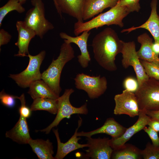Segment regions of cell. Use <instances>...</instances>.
I'll return each mask as SVG.
<instances>
[{"mask_svg": "<svg viewBox=\"0 0 159 159\" xmlns=\"http://www.w3.org/2000/svg\"><path fill=\"white\" fill-rule=\"evenodd\" d=\"M124 42L120 39L115 30L105 28L92 40V46L95 59L105 69L110 72L116 71L117 68L115 58L121 53Z\"/></svg>", "mask_w": 159, "mask_h": 159, "instance_id": "6da1fadb", "label": "cell"}, {"mask_svg": "<svg viewBox=\"0 0 159 159\" xmlns=\"http://www.w3.org/2000/svg\"><path fill=\"white\" fill-rule=\"evenodd\" d=\"M130 13L126 7L117 4L107 11L89 21L85 22L77 21L74 25V34L77 36L85 31H90L104 25H115L122 28L124 26L123 19Z\"/></svg>", "mask_w": 159, "mask_h": 159, "instance_id": "7a4b0ae2", "label": "cell"}, {"mask_svg": "<svg viewBox=\"0 0 159 159\" xmlns=\"http://www.w3.org/2000/svg\"><path fill=\"white\" fill-rule=\"evenodd\" d=\"M74 57L71 43L64 42L61 46L58 57L56 59H53L48 68L42 73L41 79L59 97L62 90L60 80L62 70L66 64Z\"/></svg>", "mask_w": 159, "mask_h": 159, "instance_id": "3957f363", "label": "cell"}, {"mask_svg": "<svg viewBox=\"0 0 159 159\" xmlns=\"http://www.w3.org/2000/svg\"><path fill=\"white\" fill-rule=\"evenodd\" d=\"M134 93L140 111L159 110V80L150 78Z\"/></svg>", "mask_w": 159, "mask_h": 159, "instance_id": "277c9868", "label": "cell"}, {"mask_svg": "<svg viewBox=\"0 0 159 159\" xmlns=\"http://www.w3.org/2000/svg\"><path fill=\"white\" fill-rule=\"evenodd\" d=\"M31 3L33 7L27 11L24 21L42 39L54 27L45 17L44 6L42 0H31Z\"/></svg>", "mask_w": 159, "mask_h": 159, "instance_id": "5b68a950", "label": "cell"}, {"mask_svg": "<svg viewBox=\"0 0 159 159\" xmlns=\"http://www.w3.org/2000/svg\"><path fill=\"white\" fill-rule=\"evenodd\" d=\"M74 92V90L72 88L65 90L63 95L57 99L58 110L54 119L47 127L39 131L48 134L52 129L56 127L64 118H68L74 114L87 115L88 114L87 103L78 107H74L71 104L69 98L71 94Z\"/></svg>", "mask_w": 159, "mask_h": 159, "instance_id": "8992f818", "label": "cell"}, {"mask_svg": "<svg viewBox=\"0 0 159 159\" xmlns=\"http://www.w3.org/2000/svg\"><path fill=\"white\" fill-rule=\"evenodd\" d=\"M46 53L44 50L34 56L29 53L27 57L29 58V62L26 69L19 74H10L9 77L23 88L29 87L32 82L41 80L42 73H40V68Z\"/></svg>", "mask_w": 159, "mask_h": 159, "instance_id": "52a82bcc", "label": "cell"}, {"mask_svg": "<svg viewBox=\"0 0 159 159\" xmlns=\"http://www.w3.org/2000/svg\"><path fill=\"white\" fill-rule=\"evenodd\" d=\"M76 87L87 92L91 99L102 95L107 88V81L105 77L90 76L83 73L77 74L74 79Z\"/></svg>", "mask_w": 159, "mask_h": 159, "instance_id": "ba28073f", "label": "cell"}, {"mask_svg": "<svg viewBox=\"0 0 159 159\" xmlns=\"http://www.w3.org/2000/svg\"><path fill=\"white\" fill-rule=\"evenodd\" d=\"M121 53L122 67L125 69L129 66H132L133 68L139 86L150 78L146 74L138 56L134 41L124 42Z\"/></svg>", "mask_w": 159, "mask_h": 159, "instance_id": "9c48e42d", "label": "cell"}, {"mask_svg": "<svg viewBox=\"0 0 159 159\" xmlns=\"http://www.w3.org/2000/svg\"><path fill=\"white\" fill-rule=\"evenodd\" d=\"M114 99V114H125L132 117L138 115L140 111L134 93L125 90L121 93L116 95Z\"/></svg>", "mask_w": 159, "mask_h": 159, "instance_id": "30bf717a", "label": "cell"}, {"mask_svg": "<svg viewBox=\"0 0 159 159\" xmlns=\"http://www.w3.org/2000/svg\"><path fill=\"white\" fill-rule=\"evenodd\" d=\"M88 148L83 156L86 159H110L113 149L110 144L108 138H94L86 137Z\"/></svg>", "mask_w": 159, "mask_h": 159, "instance_id": "8fae6325", "label": "cell"}, {"mask_svg": "<svg viewBox=\"0 0 159 159\" xmlns=\"http://www.w3.org/2000/svg\"><path fill=\"white\" fill-rule=\"evenodd\" d=\"M90 31L83 32L79 36L73 37L64 32H61L60 37L64 39V42L67 43H74L79 47L81 54L77 56L78 60L81 66L83 68L87 67L91 60V58L87 48V42L90 34Z\"/></svg>", "mask_w": 159, "mask_h": 159, "instance_id": "7c38bea8", "label": "cell"}, {"mask_svg": "<svg viewBox=\"0 0 159 159\" xmlns=\"http://www.w3.org/2000/svg\"><path fill=\"white\" fill-rule=\"evenodd\" d=\"M82 119L80 117L78 121L77 127L72 137L66 143H62L60 140L58 129H53V131L56 136L57 145V151L54 157L55 159H62L71 152L78 149L87 147V143L81 144L78 141L80 139L77 136L78 130L82 125Z\"/></svg>", "mask_w": 159, "mask_h": 159, "instance_id": "4fadbf2b", "label": "cell"}, {"mask_svg": "<svg viewBox=\"0 0 159 159\" xmlns=\"http://www.w3.org/2000/svg\"><path fill=\"white\" fill-rule=\"evenodd\" d=\"M138 118L132 125L127 128L124 133L117 138L110 139V144L114 150L121 147L135 134L143 130L147 125L151 118L145 112L139 111Z\"/></svg>", "mask_w": 159, "mask_h": 159, "instance_id": "5bb4252c", "label": "cell"}, {"mask_svg": "<svg viewBox=\"0 0 159 159\" xmlns=\"http://www.w3.org/2000/svg\"><path fill=\"white\" fill-rule=\"evenodd\" d=\"M16 27L18 33V37L15 44L18 48L19 51L14 56L27 57L29 54V44L31 40L36 35V34L26 24L24 21H17L16 23Z\"/></svg>", "mask_w": 159, "mask_h": 159, "instance_id": "9a60e30c", "label": "cell"}, {"mask_svg": "<svg viewBox=\"0 0 159 159\" xmlns=\"http://www.w3.org/2000/svg\"><path fill=\"white\" fill-rule=\"evenodd\" d=\"M127 128L123 126L112 117L107 118L103 125L96 129L88 132H77L78 137H91L98 134L103 133L110 135L112 138H117L122 135Z\"/></svg>", "mask_w": 159, "mask_h": 159, "instance_id": "2e32d148", "label": "cell"}, {"mask_svg": "<svg viewBox=\"0 0 159 159\" xmlns=\"http://www.w3.org/2000/svg\"><path fill=\"white\" fill-rule=\"evenodd\" d=\"M54 5L62 18V13L68 14L83 22L82 13L85 0H53Z\"/></svg>", "mask_w": 159, "mask_h": 159, "instance_id": "e0dca14e", "label": "cell"}, {"mask_svg": "<svg viewBox=\"0 0 159 159\" xmlns=\"http://www.w3.org/2000/svg\"><path fill=\"white\" fill-rule=\"evenodd\" d=\"M157 0H152L151 1L150 14L149 18L144 24L137 27H132L124 29L121 32H127L128 33L138 29H144L148 31L152 34L154 42L159 44V16L157 11Z\"/></svg>", "mask_w": 159, "mask_h": 159, "instance_id": "ac0fdd59", "label": "cell"}, {"mask_svg": "<svg viewBox=\"0 0 159 159\" xmlns=\"http://www.w3.org/2000/svg\"><path fill=\"white\" fill-rule=\"evenodd\" d=\"M119 0H85L82 13L83 20L90 19L104 9L115 6Z\"/></svg>", "mask_w": 159, "mask_h": 159, "instance_id": "d6986e66", "label": "cell"}, {"mask_svg": "<svg viewBox=\"0 0 159 159\" xmlns=\"http://www.w3.org/2000/svg\"><path fill=\"white\" fill-rule=\"evenodd\" d=\"M5 136L19 144H28L31 138L26 118L20 116L14 127L6 132Z\"/></svg>", "mask_w": 159, "mask_h": 159, "instance_id": "ffe728a7", "label": "cell"}, {"mask_svg": "<svg viewBox=\"0 0 159 159\" xmlns=\"http://www.w3.org/2000/svg\"><path fill=\"white\" fill-rule=\"evenodd\" d=\"M137 40L141 44L140 49L137 51L139 59L159 64V56L155 53L153 49V39L147 33H145L138 37Z\"/></svg>", "mask_w": 159, "mask_h": 159, "instance_id": "44dd1931", "label": "cell"}, {"mask_svg": "<svg viewBox=\"0 0 159 159\" xmlns=\"http://www.w3.org/2000/svg\"><path fill=\"white\" fill-rule=\"evenodd\" d=\"M28 144L39 159H55L53 156L54 152L52 143L49 139L45 140L31 138Z\"/></svg>", "mask_w": 159, "mask_h": 159, "instance_id": "7402d4cb", "label": "cell"}, {"mask_svg": "<svg viewBox=\"0 0 159 159\" xmlns=\"http://www.w3.org/2000/svg\"><path fill=\"white\" fill-rule=\"evenodd\" d=\"M28 92L34 100L37 98H49L57 99L58 97L49 86L42 80L36 81L29 86Z\"/></svg>", "mask_w": 159, "mask_h": 159, "instance_id": "603a6c76", "label": "cell"}, {"mask_svg": "<svg viewBox=\"0 0 159 159\" xmlns=\"http://www.w3.org/2000/svg\"><path fill=\"white\" fill-rule=\"evenodd\" d=\"M142 158V150L130 144H126L113 150L111 159H140Z\"/></svg>", "mask_w": 159, "mask_h": 159, "instance_id": "cb8c5ba5", "label": "cell"}, {"mask_svg": "<svg viewBox=\"0 0 159 159\" xmlns=\"http://www.w3.org/2000/svg\"><path fill=\"white\" fill-rule=\"evenodd\" d=\"M58 107L57 99L37 98L34 99L30 108L32 111L43 110L56 114L57 113Z\"/></svg>", "mask_w": 159, "mask_h": 159, "instance_id": "d4e9b609", "label": "cell"}, {"mask_svg": "<svg viewBox=\"0 0 159 159\" xmlns=\"http://www.w3.org/2000/svg\"><path fill=\"white\" fill-rule=\"evenodd\" d=\"M19 0H9L4 6L0 8V26L2 21L6 15L10 12L15 11L19 13L24 12L25 9Z\"/></svg>", "mask_w": 159, "mask_h": 159, "instance_id": "484cf974", "label": "cell"}, {"mask_svg": "<svg viewBox=\"0 0 159 159\" xmlns=\"http://www.w3.org/2000/svg\"><path fill=\"white\" fill-rule=\"evenodd\" d=\"M140 60L146 74L149 77L159 80V64Z\"/></svg>", "mask_w": 159, "mask_h": 159, "instance_id": "4316f807", "label": "cell"}, {"mask_svg": "<svg viewBox=\"0 0 159 159\" xmlns=\"http://www.w3.org/2000/svg\"><path fill=\"white\" fill-rule=\"evenodd\" d=\"M142 155L144 159H159V147L148 142L145 148L142 150Z\"/></svg>", "mask_w": 159, "mask_h": 159, "instance_id": "83f0119b", "label": "cell"}, {"mask_svg": "<svg viewBox=\"0 0 159 159\" xmlns=\"http://www.w3.org/2000/svg\"><path fill=\"white\" fill-rule=\"evenodd\" d=\"M140 0H119L117 4L120 6L126 7L130 12H138L140 9Z\"/></svg>", "mask_w": 159, "mask_h": 159, "instance_id": "f1b7e54d", "label": "cell"}, {"mask_svg": "<svg viewBox=\"0 0 159 159\" xmlns=\"http://www.w3.org/2000/svg\"><path fill=\"white\" fill-rule=\"evenodd\" d=\"M17 96L9 95L6 93L3 90L0 93V99L1 102L4 105L9 107H14L16 104L15 99Z\"/></svg>", "mask_w": 159, "mask_h": 159, "instance_id": "f546056e", "label": "cell"}, {"mask_svg": "<svg viewBox=\"0 0 159 159\" xmlns=\"http://www.w3.org/2000/svg\"><path fill=\"white\" fill-rule=\"evenodd\" d=\"M17 99H19L21 103V107L19 109L20 115L26 118H29L31 116L32 111L26 104L25 97L24 93L20 97L17 96Z\"/></svg>", "mask_w": 159, "mask_h": 159, "instance_id": "4dcf8cb0", "label": "cell"}, {"mask_svg": "<svg viewBox=\"0 0 159 159\" xmlns=\"http://www.w3.org/2000/svg\"><path fill=\"white\" fill-rule=\"evenodd\" d=\"M123 85L125 90L134 93L137 90L139 87L137 79L131 77L125 79L123 81Z\"/></svg>", "mask_w": 159, "mask_h": 159, "instance_id": "1f68e13d", "label": "cell"}, {"mask_svg": "<svg viewBox=\"0 0 159 159\" xmlns=\"http://www.w3.org/2000/svg\"><path fill=\"white\" fill-rule=\"evenodd\" d=\"M143 130L151 139L152 144L155 146L159 147V137L158 132L149 126L148 127L145 126Z\"/></svg>", "mask_w": 159, "mask_h": 159, "instance_id": "d6a6232c", "label": "cell"}, {"mask_svg": "<svg viewBox=\"0 0 159 159\" xmlns=\"http://www.w3.org/2000/svg\"><path fill=\"white\" fill-rule=\"evenodd\" d=\"M12 37L11 35L4 29L0 30V47L3 45L7 44Z\"/></svg>", "mask_w": 159, "mask_h": 159, "instance_id": "836d02e7", "label": "cell"}, {"mask_svg": "<svg viewBox=\"0 0 159 159\" xmlns=\"http://www.w3.org/2000/svg\"><path fill=\"white\" fill-rule=\"evenodd\" d=\"M148 125L158 132H159V120L151 118Z\"/></svg>", "mask_w": 159, "mask_h": 159, "instance_id": "e575fe53", "label": "cell"}, {"mask_svg": "<svg viewBox=\"0 0 159 159\" xmlns=\"http://www.w3.org/2000/svg\"><path fill=\"white\" fill-rule=\"evenodd\" d=\"M146 114L151 119L159 120V110L157 111H148L145 112Z\"/></svg>", "mask_w": 159, "mask_h": 159, "instance_id": "d590c367", "label": "cell"}, {"mask_svg": "<svg viewBox=\"0 0 159 159\" xmlns=\"http://www.w3.org/2000/svg\"><path fill=\"white\" fill-rule=\"evenodd\" d=\"M153 49L155 53L159 56V44L154 42L153 45Z\"/></svg>", "mask_w": 159, "mask_h": 159, "instance_id": "8d00e7d4", "label": "cell"}, {"mask_svg": "<svg viewBox=\"0 0 159 159\" xmlns=\"http://www.w3.org/2000/svg\"><path fill=\"white\" fill-rule=\"evenodd\" d=\"M27 0H19V2L22 5L24 4Z\"/></svg>", "mask_w": 159, "mask_h": 159, "instance_id": "74e56055", "label": "cell"}]
</instances>
